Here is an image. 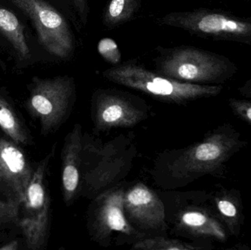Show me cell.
Here are the masks:
<instances>
[{
	"instance_id": "obj_1",
	"label": "cell",
	"mask_w": 251,
	"mask_h": 250,
	"mask_svg": "<svg viewBox=\"0 0 251 250\" xmlns=\"http://www.w3.org/2000/svg\"><path fill=\"white\" fill-rule=\"evenodd\" d=\"M247 145L234 126L224 123L184 148L170 164V173L182 185L206 176L223 177L231 159Z\"/></svg>"
},
{
	"instance_id": "obj_2",
	"label": "cell",
	"mask_w": 251,
	"mask_h": 250,
	"mask_svg": "<svg viewBox=\"0 0 251 250\" xmlns=\"http://www.w3.org/2000/svg\"><path fill=\"white\" fill-rule=\"evenodd\" d=\"M159 49L156 73L180 82L221 85L238 70L228 57L197 47L181 45Z\"/></svg>"
},
{
	"instance_id": "obj_3",
	"label": "cell",
	"mask_w": 251,
	"mask_h": 250,
	"mask_svg": "<svg viewBox=\"0 0 251 250\" xmlns=\"http://www.w3.org/2000/svg\"><path fill=\"white\" fill-rule=\"evenodd\" d=\"M103 76L118 85L176 104H185L200 98L216 96L224 89L222 85L180 82L131 63L107 69L103 72Z\"/></svg>"
},
{
	"instance_id": "obj_4",
	"label": "cell",
	"mask_w": 251,
	"mask_h": 250,
	"mask_svg": "<svg viewBox=\"0 0 251 250\" xmlns=\"http://www.w3.org/2000/svg\"><path fill=\"white\" fill-rule=\"evenodd\" d=\"M55 145L38 162L19 209L18 227L22 230L26 249L44 250L48 243L51 226V200L47 174Z\"/></svg>"
},
{
	"instance_id": "obj_5",
	"label": "cell",
	"mask_w": 251,
	"mask_h": 250,
	"mask_svg": "<svg viewBox=\"0 0 251 250\" xmlns=\"http://www.w3.org/2000/svg\"><path fill=\"white\" fill-rule=\"evenodd\" d=\"M159 23L184 29L200 38L251 45V19L224 10L199 8L173 12L159 19Z\"/></svg>"
},
{
	"instance_id": "obj_6",
	"label": "cell",
	"mask_w": 251,
	"mask_h": 250,
	"mask_svg": "<svg viewBox=\"0 0 251 250\" xmlns=\"http://www.w3.org/2000/svg\"><path fill=\"white\" fill-rule=\"evenodd\" d=\"M29 95L25 102L26 111L39 122L41 133L47 136L63 124L73 105L75 85L68 76L49 79L32 78Z\"/></svg>"
},
{
	"instance_id": "obj_7",
	"label": "cell",
	"mask_w": 251,
	"mask_h": 250,
	"mask_svg": "<svg viewBox=\"0 0 251 250\" xmlns=\"http://www.w3.org/2000/svg\"><path fill=\"white\" fill-rule=\"evenodd\" d=\"M32 21L38 40L50 54L66 59L75 50L73 34L65 18L44 0H9Z\"/></svg>"
},
{
	"instance_id": "obj_8",
	"label": "cell",
	"mask_w": 251,
	"mask_h": 250,
	"mask_svg": "<svg viewBox=\"0 0 251 250\" xmlns=\"http://www.w3.org/2000/svg\"><path fill=\"white\" fill-rule=\"evenodd\" d=\"M35 169L21 145L0 136V193L20 207Z\"/></svg>"
},
{
	"instance_id": "obj_9",
	"label": "cell",
	"mask_w": 251,
	"mask_h": 250,
	"mask_svg": "<svg viewBox=\"0 0 251 250\" xmlns=\"http://www.w3.org/2000/svg\"><path fill=\"white\" fill-rule=\"evenodd\" d=\"M125 195L122 189H112L97 200L91 219V226L97 239H107L113 232L128 236L138 234L126 218Z\"/></svg>"
},
{
	"instance_id": "obj_10",
	"label": "cell",
	"mask_w": 251,
	"mask_h": 250,
	"mask_svg": "<svg viewBox=\"0 0 251 250\" xmlns=\"http://www.w3.org/2000/svg\"><path fill=\"white\" fill-rule=\"evenodd\" d=\"M125 212L143 228L159 230L165 227L163 203L153 191L143 183L136 184L125 192Z\"/></svg>"
},
{
	"instance_id": "obj_11",
	"label": "cell",
	"mask_w": 251,
	"mask_h": 250,
	"mask_svg": "<svg viewBox=\"0 0 251 250\" xmlns=\"http://www.w3.org/2000/svg\"><path fill=\"white\" fill-rule=\"evenodd\" d=\"M145 116L131 101L116 94L102 92L96 100L94 123L99 130L133 127Z\"/></svg>"
},
{
	"instance_id": "obj_12",
	"label": "cell",
	"mask_w": 251,
	"mask_h": 250,
	"mask_svg": "<svg viewBox=\"0 0 251 250\" xmlns=\"http://www.w3.org/2000/svg\"><path fill=\"white\" fill-rule=\"evenodd\" d=\"M82 146V126L77 123L66 136L62 150V191L66 205L73 203L79 189Z\"/></svg>"
},
{
	"instance_id": "obj_13",
	"label": "cell",
	"mask_w": 251,
	"mask_h": 250,
	"mask_svg": "<svg viewBox=\"0 0 251 250\" xmlns=\"http://www.w3.org/2000/svg\"><path fill=\"white\" fill-rule=\"evenodd\" d=\"M178 221L181 228L194 237L221 242L227 240L228 231L212 205L189 207L179 214Z\"/></svg>"
},
{
	"instance_id": "obj_14",
	"label": "cell",
	"mask_w": 251,
	"mask_h": 250,
	"mask_svg": "<svg viewBox=\"0 0 251 250\" xmlns=\"http://www.w3.org/2000/svg\"><path fill=\"white\" fill-rule=\"evenodd\" d=\"M211 205L231 236L238 237L245 222L241 194L237 189L221 188L209 195Z\"/></svg>"
},
{
	"instance_id": "obj_15",
	"label": "cell",
	"mask_w": 251,
	"mask_h": 250,
	"mask_svg": "<svg viewBox=\"0 0 251 250\" xmlns=\"http://www.w3.org/2000/svg\"><path fill=\"white\" fill-rule=\"evenodd\" d=\"M0 129L7 138L19 145L29 146L33 138L25 120L14 105L0 92Z\"/></svg>"
},
{
	"instance_id": "obj_16",
	"label": "cell",
	"mask_w": 251,
	"mask_h": 250,
	"mask_svg": "<svg viewBox=\"0 0 251 250\" xmlns=\"http://www.w3.org/2000/svg\"><path fill=\"white\" fill-rule=\"evenodd\" d=\"M0 32L10 43L20 58L30 59V48L26 41L23 26L13 12L1 7H0Z\"/></svg>"
},
{
	"instance_id": "obj_17",
	"label": "cell",
	"mask_w": 251,
	"mask_h": 250,
	"mask_svg": "<svg viewBox=\"0 0 251 250\" xmlns=\"http://www.w3.org/2000/svg\"><path fill=\"white\" fill-rule=\"evenodd\" d=\"M140 5V0H110L103 16L107 27L113 28L128 22Z\"/></svg>"
},
{
	"instance_id": "obj_18",
	"label": "cell",
	"mask_w": 251,
	"mask_h": 250,
	"mask_svg": "<svg viewBox=\"0 0 251 250\" xmlns=\"http://www.w3.org/2000/svg\"><path fill=\"white\" fill-rule=\"evenodd\" d=\"M134 250H199L201 247L195 246L193 244L186 243L177 239L156 236L141 239L134 244Z\"/></svg>"
},
{
	"instance_id": "obj_19",
	"label": "cell",
	"mask_w": 251,
	"mask_h": 250,
	"mask_svg": "<svg viewBox=\"0 0 251 250\" xmlns=\"http://www.w3.org/2000/svg\"><path fill=\"white\" fill-rule=\"evenodd\" d=\"M19 209L13 203L0 199V230L18 226Z\"/></svg>"
},
{
	"instance_id": "obj_20",
	"label": "cell",
	"mask_w": 251,
	"mask_h": 250,
	"mask_svg": "<svg viewBox=\"0 0 251 250\" xmlns=\"http://www.w3.org/2000/svg\"><path fill=\"white\" fill-rule=\"evenodd\" d=\"M98 50L103 58L107 61L118 64L121 60V53L117 44L110 38H104L100 41Z\"/></svg>"
},
{
	"instance_id": "obj_21",
	"label": "cell",
	"mask_w": 251,
	"mask_h": 250,
	"mask_svg": "<svg viewBox=\"0 0 251 250\" xmlns=\"http://www.w3.org/2000/svg\"><path fill=\"white\" fill-rule=\"evenodd\" d=\"M228 106L239 118L251 126V100L229 98Z\"/></svg>"
},
{
	"instance_id": "obj_22",
	"label": "cell",
	"mask_w": 251,
	"mask_h": 250,
	"mask_svg": "<svg viewBox=\"0 0 251 250\" xmlns=\"http://www.w3.org/2000/svg\"><path fill=\"white\" fill-rule=\"evenodd\" d=\"M76 11L79 13L83 23H85L88 18V0H72Z\"/></svg>"
},
{
	"instance_id": "obj_23",
	"label": "cell",
	"mask_w": 251,
	"mask_h": 250,
	"mask_svg": "<svg viewBox=\"0 0 251 250\" xmlns=\"http://www.w3.org/2000/svg\"><path fill=\"white\" fill-rule=\"evenodd\" d=\"M237 91L242 96L251 100V78L240 87Z\"/></svg>"
},
{
	"instance_id": "obj_24",
	"label": "cell",
	"mask_w": 251,
	"mask_h": 250,
	"mask_svg": "<svg viewBox=\"0 0 251 250\" xmlns=\"http://www.w3.org/2000/svg\"><path fill=\"white\" fill-rule=\"evenodd\" d=\"M19 241L18 239L10 241L0 246V250H18L19 249Z\"/></svg>"
},
{
	"instance_id": "obj_25",
	"label": "cell",
	"mask_w": 251,
	"mask_h": 250,
	"mask_svg": "<svg viewBox=\"0 0 251 250\" xmlns=\"http://www.w3.org/2000/svg\"><path fill=\"white\" fill-rule=\"evenodd\" d=\"M3 239H4V236L0 233V243H1V242L3 240Z\"/></svg>"
},
{
	"instance_id": "obj_26",
	"label": "cell",
	"mask_w": 251,
	"mask_h": 250,
	"mask_svg": "<svg viewBox=\"0 0 251 250\" xmlns=\"http://www.w3.org/2000/svg\"><path fill=\"white\" fill-rule=\"evenodd\" d=\"M244 1H251V0H244Z\"/></svg>"
}]
</instances>
